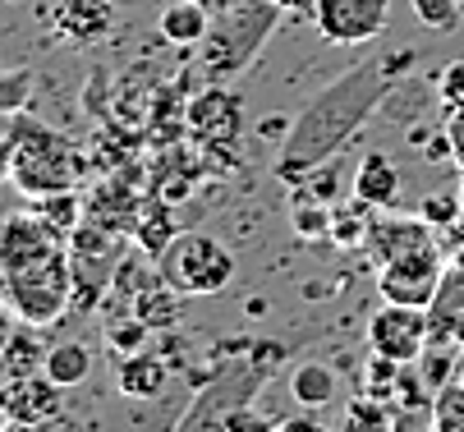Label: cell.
<instances>
[{
  "label": "cell",
  "instance_id": "1",
  "mask_svg": "<svg viewBox=\"0 0 464 432\" xmlns=\"http://www.w3.org/2000/svg\"><path fill=\"white\" fill-rule=\"evenodd\" d=\"M410 65H414V51L363 60V65L345 70L336 83H326L317 97H308V106L295 115V125H290V134L281 143L276 175L285 184H299L322 161L341 157L354 143V134L372 120V110L395 92V83H401V74Z\"/></svg>",
  "mask_w": 464,
  "mask_h": 432
},
{
  "label": "cell",
  "instance_id": "2",
  "mask_svg": "<svg viewBox=\"0 0 464 432\" xmlns=\"http://www.w3.org/2000/svg\"><path fill=\"white\" fill-rule=\"evenodd\" d=\"M281 5L276 0H244V5L226 10L212 19V33L203 37V79L208 83H235L239 74H248L257 65L262 46L281 24Z\"/></svg>",
  "mask_w": 464,
  "mask_h": 432
},
{
  "label": "cell",
  "instance_id": "3",
  "mask_svg": "<svg viewBox=\"0 0 464 432\" xmlns=\"http://www.w3.org/2000/svg\"><path fill=\"white\" fill-rule=\"evenodd\" d=\"M10 139H14V161H10V179L28 198L42 194H60V189H74L79 184V152L74 143L37 125V120H10Z\"/></svg>",
  "mask_w": 464,
  "mask_h": 432
},
{
  "label": "cell",
  "instance_id": "4",
  "mask_svg": "<svg viewBox=\"0 0 464 432\" xmlns=\"http://www.w3.org/2000/svg\"><path fill=\"white\" fill-rule=\"evenodd\" d=\"M0 294H5L10 313L19 322H33V327H51L64 318V308L74 303V267H70V249L60 258H46L37 267H24V272H5L0 276Z\"/></svg>",
  "mask_w": 464,
  "mask_h": 432
},
{
  "label": "cell",
  "instance_id": "5",
  "mask_svg": "<svg viewBox=\"0 0 464 432\" xmlns=\"http://www.w3.org/2000/svg\"><path fill=\"white\" fill-rule=\"evenodd\" d=\"M157 272L184 294H221L230 281H235V254L226 249L221 239L203 235V230H188V235H175L166 244V254L157 258Z\"/></svg>",
  "mask_w": 464,
  "mask_h": 432
},
{
  "label": "cell",
  "instance_id": "6",
  "mask_svg": "<svg viewBox=\"0 0 464 432\" xmlns=\"http://www.w3.org/2000/svg\"><path fill=\"white\" fill-rule=\"evenodd\" d=\"M446 281V254L441 244L432 249H419V254H405V258H391L377 267V290L386 303H410V308H428L437 299Z\"/></svg>",
  "mask_w": 464,
  "mask_h": 432
},
{
  "label": "cell",
  "instance_id": "7",
  "mask_svg": "<svg viewBox=\"0 0 464 432\" xmlns=\"http://www.w3.org/2000/svg\"><path fill=\"white\" fill-rule=\"evenodd\" d=\"M184 130L198 148L208 152H230L239 148V134H244V106L239 97L226 88V83H212L208 92H198L188 101V115H184Z\"/></svg>",
  "mask_w": 464,
  "mask_h": 432
},
{
  "label": "cell",
  "instance_id": "8",
  "mask_svg": "<svg viewBox=\"0 0 464 432\" xmlns=\"http://www.w3.org/2000/svg\"><path fill=\"white\" fill-rule=\"evenodd\" d=\"M313 24L331 46H363L391 28V0H313Z\"/></svg>",
  "mask_w": 464,
  "mask_h": 432
},
{
  "label": "cell",
  "instance_id": "9",
  "mask_svg": "<svg viewBox=\"0 0 464 432\" xmlns=\"http://www.w3.org/2000/svg\"><path fill=\"white\" fill-rule=\"evenodd\" d=\"M368 350L395 363H414L428 350V308L382 299V308L368 318Z\"/></svg>",
  "mask_w": 464,
  "mask_h": 432
},
{
  "label": "cell",
  "instance_id": "10",
  "mask_svg": "<svg viewBox=\"0 0 464 432\" xmlns=\"http://www.w3.org/2000/svg\"><path fill=\"white\" fill-rule=\"evenodd\" d=\"M64 249H70V239H60L42 216H33V212L10 216L5 226H0V276L37 267L46 258H60Z\"/></svg>",
  "mask_w": 464,
  "mask_h": 432
},
{
  "label": "cell",
  "instance_id": "11",
  "mask_svg": "<svg viewBox=\"0 0 464 432\" xmlns=\"http://www.w3.org/2000/svg\"><path fill=\"white\" fill-rule=\"evenodd\" d=\"M115 24H120L115 0H60L51 14L55 37H64L70 46H102L115 33Z\"/></svg>",
  "mask_w": 464,
  "mask_h": 432
},
{
  "label": "cell",
  "instance_id": "12",
  "mask_svg": "<svg viewBox=\"0 0 464 432\" xmlns=\"http://www.w3.org/2000/svg\"><path fill=\"white\" fill-rule=\"evenodd\" d=\"M0 409L10 418H28V423H51L64 409V387H55L46 373H24V378H5L0 387Z\"/></svg>",
  "mask_w": 464,
  "mask_h": 432
},
{
  "label": "cell",
  "instance_id": "13",
  "mask_svg": "<svg viewBox=\"0 0 464 432\" xmlns=\"http://www.w3.org/2000/svg\"><path fill=\"white\" fill-rule=\"evenodd\" d=\"M432 244H441V235H437L423 216H391V212H377V216H372V230H368V249H372L377 267L391 263V258L432 249Z\"/></svg>",
  "mask_w": 464,
  "mask_h": 432
},
{
  "label": "cell",
  "instance_id": "14",
  "mask_svg": "<svg viewBox=\"0 0 464 432\" xmlns=\"http://www.w3.org/2000/svg\"><path fill=\"white\" fill-rule=\"evenodd\" d=\"M350 194L363 198L368 207L386 212L401 203V170H395V161L386 152H363V161L350 175Z\"/></svg>",
  "mask_w": 464,
  "mask_h": 432
},
{
  "label": "cell",
  "instance_id": "15",
  "mask_svg": "<svg viewBox=\"0 0 464 432\" xmlns=\"http://www.w3.org/2000/svg\"><path fill=\"white\" fill-rule=\"evenodd\" d=\"M115 382H120V396H129V400H157L170 382V368H166V359L139 350L115 363Z\"/></svg>",
  "mask_w": 464,
  "mask_h": 432
},
{
  "label": "cell",
  "instance_id": "16",
  "mask_svg": "<svg viewBox=\"0 0 464 432\" xmlns=\"http://www.w3.org/2000/svg\"><path fill=\"white\" fill-rule=\"evenodd\" d=\"M212 10L203 5V0H170V5L161 10V19H157V28H161V37L170 42V46H203V37L212 33Z\"/></svg>",
  "mask_w": 464,
  "mask_h": 432
},
{
  "label": "cell",
  "instance_id": "17",
  "mask_svg": "<svg viewBox=\"0 0 464 432\" xmlns=\"http://www.w3.org/2000/svg\"><path fill=\"white\" fill-rule=\"evenodd\" d=\"M179 290L157 272L152 281H139L134 285V294H129V308L148 322V331H161V327H175V318H179Z\"/></svg>",
  "mask_w": 464,
  "mask_h": 432
},
{
  "label": "cell",
  "instance_id": "18",
  "mask_svg": "<svg viewBox=\"0 0 464 432\" xmlns=\"http://www.w3.org/2000/svg\"><path fill=\"white\" fill-rule=\"evenodd\" d=\"M290 396H295L299 409H326V405H336V396H341L336 368L322 363V359H304L295 373H290Z\"/></svg>",
  "mask_w": 464,
  "mask_h": 432
},
{
  "label": "cell",
  "instance_id": "19",
  "mask_svg": "<svg viewBox=\"0 0 464 432\" xmlns=\"http://www.w3.org/2000/svg\"><path fill=\"white\" fill-rule=\"evenodd\" d=\"M42 373H46L55 387H64V391L83 387L88 373H92V345H83V341H60V345H51Z\"/></svg>",
  "mask_w": 464,
  "mask_h": 432
},
{
  "label": "cell",
  "instance_id": "20",
  "mask_svg": "<svg viewBox=\"0 0 464 432\" xmlns=\"http://www.w3.org/2000/svg\"><path fill=\"white\" fill-rule=\"evenodd\" d=\"M46 350L37 327L24 322V327H10V336L0 341V363H5V378H24V373H42V363H46Z\"/></svg>",
  "mask_w": 464,
  "mask_h": 432
},
{
  "label": "cell",
  "instance_id": "21",
  "mask_svg": "<svg viewBox=\"0 0 464 432\" xmlns=\"http://www.w3.org/2000/svg\"><path fill=\"white\" fill-rule=\"evenodd\" d=\"M331 207H336V203L308 194L304 184H299V189L290 194V230L304 244H331Z\"/></svg>",
  "mask_w": 464,
  "mask_h": 432
},
{
  "label": "cell",
  "instance_id": "22",
  "mask_svg": "<svg viewBox=\"0 0 464 432\" xmlns=\"http://www.w3.org/2000/svg\"><path fill=\"white\" fill-rule=\"evenodd\" d=\"M372 216H377V207H368L363 198L350 194V203L331 207V244H336V249H368Z\"/></svg>",
  "mask_w": 464,
  "mask_h": 432
},
{
  "label": "cell",
  "instance_id": "23",
  "mask_svg": "<svg viewBox=\"0 0 464 432\" xmlns=\"http://www.w3.org/2000/svg\"><path fill=\"white\" fill-rule=\"evenodd\" d=\"M179 235V226H175V216H170V207H166V198H152V203H143L139 207V221H134V244L143 254H152V258H161L166 254V244Z\"/></svg>",
  "mask_w": 464,
  "mask_h": 432
},
{
  "label": "cell",
  "instance_id": "24",
  "mask_svg": "<svg viewBox=\"0 0 464 432\" xmlns=\"http://www.w3.org/2000/svg\"><path fill=\"white\" fill-rule=\"evenodd\" d=\"M33 216H42L60 239H70V235L83 226L88 207H83V198H79L74 189H60V194H42V198H33Z\"/></svg>",
  "mask_w": 464,
  "mask_h": 432
},
{
  "label": "cell",
  "instance_id": "25",
  "mask_svg": "<svg viewBox=\"0 0 464 432\" xmlns=\"http://www.w3.org/2000/svg\"><path fill=\"white\" fill-rule=\"evenodd\" d=\"M455 363H459V345H428L419 359H414V368H419V378H423V387L437 396L446 382H455Z\"/></svg>",
  "mask_w": 464,
  "mask_h": 432
},
{
  "label": "cell",
  "instance_id": "26",
  "mask_svg": "<svg viewBox=\"0 0 464 432\" xmlns=\"http://www.w3.org/2000/svg\"><path fill=\"white\" fill-rule=\"evenodd\" d=\"M391 423H395V414L382 400L363 396V400H350L345 405V418H341L336 432H391Z\"/></svg>",
  "mask_w": 464,
  "mask_h": 432
},
{
  "label": "cell",
  "instance_id": "27",
  "mask_svg": "<svg viewBox=\"0 0 464 432\" xmlns=\"http://www.w3.org/2000/svg\"><path fill=\"white\" fill-rule=\"evenodd\" d=\"M432 432H464V382H446L432 396Z\"/></svg>",
  "mask_w": 464,
  "mask_h": 432
},
{
  "label": "cell",
  "instance_id": "28",
  "mask_svg": "<svg viewBox=\"0 0 464 432\" xmlns=\"http://www.w3.org/2000/svg\"><path fill=\"white\" fill-rule=\"evenodd\" d=\"M28 97H33V74L28 70L0 74V125H10V120L28 106Z\"/></svg>",
  "mask_w": 464,
  "mask_h": 432
},
{
  "label": "cell",
  "instance_id": "29",
  "mask_svg": "<svg viewBox=\"0 0 464 432\" xmlns=\"http://www.w3.org/2000/svg\"><path fill=\"white\" fill-rule=\"evenodd\" d=\"M414 5V14H419V24L423 28H432V33H455L459 28V5L464 0H410Z\"/></svg>",
  "mask_w": 464,
  "mask_h": 432
},
{
  "label": "cell",
  "instance_id": "30",
  "mask_svg": "<svg viewBox=\"0 0 464 432\" xmlns=\"http://www.w3.org/2000/svg\"><path fill=\"white\" fill-rule=\"evenodd\" d=\"M419 216L441 235L446 226H455V221L464 216V203H459V194H428V198H423V207H419Z\"/></svg>",
  "mask_w": 464,
  "mask_h": 432
},
{
  "label": "cell",
  "instance_id": "31",
  "mask_svg": "<svg viewBox=\"0 0 464 432\" xmlns=\"http://www.w3.org/2000/svg\"><path fill=\"white\" fill-rule=\"evenodd\" d=\"M437 101H441L446 115L464 110V60H455V65L441 70V79H437Z\"/></svg>",
  "mask_w": 464,
  "mask_h": 432
},
{
  "label": "cell",
  "instance_id": "32",
  "mask_svg": "<svg viewBox=\"0 0 464 432\" xmlns=\"http://www.w3.org/2000/svg\"><path fill=\"white\" fill-rule=\"evenodd\" d=\"M441 254H446V267H464V216L441 230Z\"/></svg>",
  "mask_w": 464,
  "mask_h": 432
},
{
  "label": "cell",
  "instance_id": "33",
  "mask_svg": "<svg viewBox=\"0 0 464 432\" xmlns=\"http://www.w3.org/2000/svg\"><path fill=\"white\" fill-rule=\"evenodd\" d=\"M446 134H450V157L464 166V110H455V115L446 120Z\"/></svg>",
  "mask_w": 464,
  "mask_h": 432
},
{
  "label": "cell",
  "instance_id": "34",
  "mask_svg": "<svg viewBox=\"0 0 464 432\" xmlns=\"http://www.w3.org/2000/svg\"><path fill=\"white\" fill-rule=\"evenodd\" d=\"M281 432H331V427L322 418H313V414H299V418H285Z\"/></svg>",
  "mask_w": 464,
  "mask_h": 432
},
{
  "label": "cell",
  "instance_id": "35",
  "mask_svg": "<svg viewBox=\"0 0 464 432\" xmlns=\"http://www.w3.org/2000/svg\"><path fill=\"white\" fill-rule=\"evenodd\" d=\"M10 161H14V139L10 125H0V175H10Z\"/></svg>",
  "mask_w": 464,
  "mask_h": 432
},
{
  "label": "cell",
  "instance_id": "36",
  "mask_svg": "<svg viewBox=\"0 0 464 432\" xmlns=\"http://www.w3.org/2000/svg\"><path fill=\"white\" fill-rule=\"evenodd\" d=\"M235 432H281V423H267V418H244Z\"/></svg>",
  "mask_w": 464,
  "mask_h": 432
},
{
  "label": "cell",
  "instance_id": "37",
  "mask_svg": "<svg viewBox=\"0 0 464 432\" xmlns=\"http://www.w3.org/2000/svg\"><path fill=\"white\" fill-rule=\"evenodd\" d=\"M5 432H42V423H28V418H10Z\"/></svg>",
  "mask_w": 464,
  "mask_h": 432
},
{
  "label": "cell",
  "instance_id": "38",
  "mask_svg": "<svg viewBox=\"0 0 464 432\" xmlns=\"http://www.w3.org/2000/svg\"><path fill=\"white\" fill-rule=\"evenodd\" d=\"M203 5H208L212 14H226V10H235V5H244V0H203Z\"/></svg>",
  "mask_w": 464,
  "mask_h": 432
},
{
  "label": "cell",
  "instance_id": "39",
  "mask_svg": "<svg viewBox=\"0 0 464 432\" xmlns=\"http://www.w3.org/2000/svg\"><path fill=\"white\" fill-rule=\"evenodd\" d=\"M10 336V303H5V294H0V341Z\"/></svg>",
  "mask_w": 464,
  "mask_h": 432
},
{
  "label": "cell",
  "instance_id": "40",
  "mask_svg": "<svg viewBox=\"0 0 464 432\" xmlns=\"http://www.w3.org/2000/svg\"><path fill=\"white\" fill-rule=\"evenodd\" d=\"M455 382H464V350H459V363H455Z\"/></svg>",
  "mask_w": 464,
  "mask_h": 432
},
{
  "label": "cell",
  "instance_id": "41",
  "mask_svg": "<svg viewBox=\"0 0 464 432\" xmlns=\"http://www.w3.org/2000/svg\"><path fill=\"white\" fill-rule=\"evenodd\" d=\"M5 423H10V414H5V409H0V432H5Z\"/></svg>",
  "mask_w": 464,
  "mask_h": 432
},
{
  "label": "cell",
  "instance_id": "42",
  "mask_svg": "<svg viewBox=\"0 0 464 432\" xmlns=\"http://www.w3.org/2000/svg\"><path fill=\"white\" fill-rule=\"evenodd\" d=\"M0 387H5V363H0Z\"/></svg>",
  "mask_w": 464,
  "mask_h": 432
},
{
  "label": "cell",
  "instance_id": "43",
  "mask_svg": "<svg viewBox=\"0 0 464 432\" xmlns=\"http://www.w3.org/2000/svg\"><path fill=\"white\" fill-rule=\"evenodd\" d=\"M459 203H464V184H459Z\"/></svg>",
  "mask_w": 464,
  "mask_h": 432
}]
</instances>
